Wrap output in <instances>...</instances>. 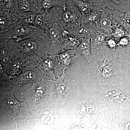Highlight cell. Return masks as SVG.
Wrapping results in <instances>:
<instances>
[{
    "instance_id": "cell-1",
    "label": "cell",
    "mask_w": 130,
    "mask_h": 130,
    "mask_svg": "<svg viewBox=\"0 0 130 130\" xmlns=\"http://www.w3.org/2000/svg\"><path fill=\"white\" fill-rule=\"evenodd\" d=\"M88 76L98 90L107 88L121 82L123 64L109 48L93 55L90 63Z\"/></svg>"
},
{
    "instance_id": "cell-2",
    "label": "cell",
    "mask_w": 130,
    "mask_h": 130,
    "mask_svg": "<svg viewBox=\"0 0 130 130\" xmlns=\"http://www.w3.org/2000/svg\"><path fill=\"white\" fill-rule=\"evenodd\" d=\"M55 82L57 91L62 101L66 102L72 98L76 92V81L64 74Z\"/></svg>"
},
{
    "instance_id": "cell-3",
    "label": "cell",
    "mask_w": 130,
    "mask_h": 130,
    "mask_svg": "<svg viewBox=\"0 0 130 130\" xmlns=\"http://www.w3.org/2000/svg\"><path fill=\"white\" fill-rule=\"evenodd\" d=\"M101 14L99 20L95 24L100 32L106 35H111L114 27L118 25L110 12V9L105 6L101 8Z\"/></svg>"
},
{
    "instance_id": "cell-4",
    "label": "cell",
    "mask_w": 130,
    "mask_h": 130,
    "mask_svg": "<svg viewBox=\"0 0 130 130\" xmlns=\"http://www.w3.org/2000/svg\"><path fill=\"white\" fill-rule=\"evenodd\" d=\"M110 11L118 25L121 26L130 36L129 12H123L111 9H110Z\"/></svg>"
},
{
    "instance_id": "cell-5",
    "label": "cell",
    "mask_w": 130,
    "mask_h": 130,
    "mask_svg": "<svg viewBox=\"0 0 130 130\" xmlns=\"http://www.w3.org/2000/svg\"><path fill=\"white\" fill-rule=\"evenodd\" d=\"M102 6L125 13L129 10L130 0H102Z\"/></svg>"
},
{
    "instance_id": "cell-6",
    "label": "cell",
    "mask_w": 130,
    "mask_h": 130,
    "mask_svg": "<svg viewBox=\"0 0 130 130\" xmlns=\"http://www.w3.org/2000/svg\"><path fill=\"white\" fill-rule=\"evenodd\" d=\"M77 29L76 33L79 36L83 38L82 40L91 38L92 36L98 30L95 24L82 23Z\"/></svg>"
},
{
    "instance_id": "cell-7",
    "label": "cell",
    "mask_w": 130,
    "mask_h": 130,
    "mask_svg": "<svg viewBox=\"0 0 130 130\" xmlns=\"http://www.w3.org/2000/svg\"><path fill=\"white\" fill-rule=\"evenodd\" d=\"M121 86L123 91L130 100V64L123 66L121 74Z\"/></svg>"
},
{
    "instance_id": "cell-8",
    "label": "cell",
    "mask_w": 130,
    "mask_h": 130,
    "mask_svg": "<svg viewBox=\"0 0 130 130\" xmlns=\"http://www.w3.org/2000/svg\"><path fill=\"white\" fill-rule=\"evenodd\" d=\"M106 35L99 30L95 33L90 38L91 48L102 50L107 48L106 45Z\"/></svg>"
},
{
    "instance_id": "cell-9",
    "label": "cell",
    "mask_w": 130,
    "mask_h": 130,
    "mask_svg": "<svg viewBox=\"0 0 130 130\" xmlns=\"http://www.w3.org/2000/svg\"><path fill=\"white\" fill-rule=\"evenodd\" d=\"M91 48L90 38L82 40L78 48L79 53L89 63L93 59V55L91 54Z\"/></svg>"
},
{
    "instance_id": "cell-10",
    "label": "cell",
    "mask_w": 130,
    "mask_h": 130,
    "mask_svg": "<svg viewBox=\"0 0 130 130\" xmlns=\"http://www.w3.org/2000/svg\"><path fill=\"white\" fill-rule=\"evenodd\" d=\"M114 52L123 66L130 64V44L124 47L117 48Z\"/></svg>"
},
{
    "instance_id": "cell-11",
    "label": "cell",
    "mask_w": 130,
    "mask_h": 130,
    "mask_svg": "<svg viewBox=\"0 0 130 130\" xmlns=\"http://www.w3.org/2000/svg\"><path fill=\"white\" fill-rule=\"evenodd\" d=\"M118 123L121 129L130 130V107L121 111L119 113Z\"/></svg>"
},
{
    "instance_id": "cell-12",
    "label": "cell",
    "mask_w": 130,
    "mask_h": 130,
    "mask_svg": "<svg viewBox=\"0 0 130 130\" xmlns=\"http://www.w3.org/2000/svg\"><path fill=\"white\" fill-rule=\"evenodd\" d=\"M77 5L82 13V18L88 14L95 8L96 6V4L94 6L92 3L88 2L84 0L78 1Z\"/></svg>"
},
{
    "instance_id": "cell-13",
    "label": "cell",
    "mask_w": 130,
    "mask_h": 130,
    "mask_svg": "<svg viewBox=\"0 0 130 130\" xmlns=\"http://www.w3.org/2000/svg\"><path fill=\"white\" fill-rule=\"evenodd\" d=\"M111 35H112L118 41L121 38L129 35L121 26L117 25L114 27Z\"/></svg>"
},
{
    "instance_id": "cell-14",
    "label": "cell",
    "mask_w": 130,
    "mask_h": 130,
    "mask_svg": "<svg viewBox=\"0 0 130 130\" xmlns=\"http://www.w3.org/2000/svg\"><path fill=\"white\" fill-rule=\"evenodd\" d=\"M106 45L113 52L116 50L118 46V41L112 35H107L106 37Z\"/></svg>"
},
{
    "instance_id": "cell-15",
    "label": "cell",
    "mask_w": 130,
    "mask_h": 130,
    "mask_svg": "<svg viewBox=\"0 0 130 130\" xmlns=\"http://www.w3.org/2000/svg\"><path fill=\"white\" fill-rule=\"evenodd\" d=\"M130 44V36L127 35L121 38L118 41V46L117 48L124 47L128 46Z\"/></svg>"
},
{
    "instance_id": "cell-16",
    "label": "cell",
    "mask_w": 130,
    "mask_h": 130,
    "mask_svg": "<svg viewBox=\"0 0 130 130\" xmlns=\"http://www.w3.org/2000/svg\"><path fill=\"white\" fill-rule=\"evenodd\" d=\"M77 18L76 16L69 11H67L63 13V20L66 23H69L72 22L73 19Z\"/></svg>"
},
{
    "instance_id": "cell-17",
    "label": "cell",
    "mask_w": 130,
    "mask_h": 130,
    "mask_svg": "<svg viewBox=\"0 0 130 130\" xmlns=\"http://www.w3.org/2000/svg\"><path fill=\"white\" fill-rule=\"evenodd\" d=\"M72 55L70 54L68 52H65L63 53L61 55V59L63 61H64L66 64L67 66H69V64L73 59H74L75 57H71Z\"/></svg>"
},
{
    "instance_id": "cell-18",
    "label": "cell",
    "mask_w": 130,
    "mask_h": 130,
    "mask_svg": "<svg viewBox=\"0 0 130 130\" xmlns=\"http://www.w3.org/2000/svg\"><path fill=\"white\" fill-rule=\"evenodd\" d=\"M20 1V8L22 11H29L30 8V6L29 3L27 2L24 0H21Z\"/></svg>"
},
{
    "instance_id": "cell-19",
    "label": "cell",
    "mask_w": 130,
    "mask_h": 130,
    "mask_svg": "<svg viewBox=\"0 0 130 130\" xmlns=\"http://www.w3.org/2000/svg\"><path fill=\"white\" fill-rule=\"evenodd\" d=\"M25 45L26 48L31 50H34L37 48V44L32 41H28L25 42Z\"/></svg>"
},
{
    "instance_id": "cell-20",
    "label": "cell",
    "mask_w": 130,
    "mask_h": 130,
    "mask_svg": "<svg viewBox=\"0 0 130 130\" xmlns=\"http://www.w3.org/2000/svg\"><path fill=\"white\" fill-rule=\"evenodd\" d=\"M50 33L51 37L54 38H57L59 37V33L58 30L54 28H51L50 30Z\"/></svg>"
},
{
    "instance_id": "cell-21",
    "label": "cell",
    "mask_w": 130,
    "mask_h": 130,
    "mask_svg": "<svg viewBox=\"0 0 130 130\" xmlns=\"http://www.w3.org/2000/svg\"><path fill=\"white\" fill-rule=\"evenodd\" d=\"M52 2L49 0H45L43 2L42 5L43 7L46 8H48L51 7Z\"/></svg>"
},
{
    "instance_id": "cell-22",
    "label": "cell",
    "mask_w": 130,
    "mask_h": 130,
    "mask_svg": "<svg viewBox=\"0 0 130 130\" xmlns=\"http://www.w3.org/2000/svg\"><path fill=\"white\" fill-rule=\"evenodd\" d=\"M43 23L42 17L41 15H38L36 19V23L38 25H41Z\"/></svg>"
},
{
    "instance_id": "cell-23",
    "label": "cell",
    "mask_w": 130,
    "mask_h": 130,
    "mask_svg": "<svg viewBox=\"0 0 130 130\" xmlns=\"http://www.w3.org/2000/svg\"><path fill=\"white\" fill-rule=\"evenodd\" d=\"M44 64L49 68H52L53 66V62L50 60H47L44 61Z\"/></svg>"
},
{
    "instance_id": "cell-24",
    "label": "cell",
    "mask_w": 130,
    "mask_h": 130,
    "mask_svg": "<svg viewBox=\"0 0 130 130\" xmlns=\"http://www.w3.org/2000/svg\"><path fill=\"white\" fill-rule=\"evenodd\" d=\"M99 1V2L100 3V4H101V5L102 6V0H98Z\"/></svg>"
},
{
    "instance_id": "cell-25",
    "label": "cell",
    "mask_w": 130,
    "mask_h": 130,
    "mask_svg": "<svg viewBox=\"0 0 130 130\" xmlns=\"http://www.w3.org/2000/svg\"><path fill=\"white\" fill-rule=\"evenodd\" d=\"M129 12H130V9H129Z\"/></svg>"
}]
</instances>
